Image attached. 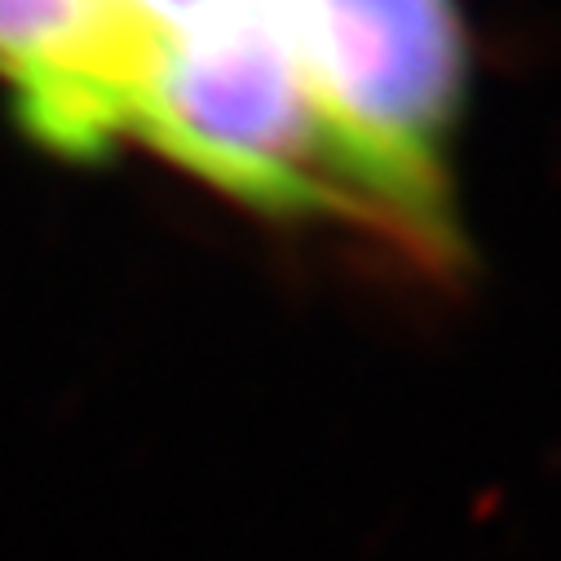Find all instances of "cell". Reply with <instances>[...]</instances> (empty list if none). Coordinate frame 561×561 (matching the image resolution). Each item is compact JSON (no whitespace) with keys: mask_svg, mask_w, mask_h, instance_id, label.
Here are the masks:
<instances>
[{"mask_svg":"<svg viewBox=\"0 0 561 561\" xmlns=\"http://www.w3.org/2000/svg\"><path fill=\"white\" fill-rule=\"evenodd\" d=\"M310 98L385 239L447 270L460 256L451 142L465 106L456 0H278Z\"/></svg>","mask_w":561,"mask_h":561,"instance_id":"1","label":"cell"},{"mask_svg":"<svg viewBox=\"0 0 561 561\" xmlns=\"http://www.w3.org/2000/svg\"><path fill=\"white\" fill-rule=\"evenodd\" d=\"M239 5H248V0H115L119 19L147 49H156L160 41L186 36L204 23H217Z\"/></svg>","mask_w":561,"mask_h":561,"instance_id":"4","label":"cell"},{"mask_svg":"<svg viewBox=\"0 0 561 561\" xmlns=\"http://www.w3.org/2000/svg\"><path fill=\"white\" fill-rule=\"evenodd\" d=\"M147 58L115 0H0V84L54 156L98 160L128 142Z\"/></svg>","mask_w":561,"mask_h":561,"instance_id":"3","label":"cell"},{"mask_svg":"<svg viewBox=\"0 0 561 561\" xmlns=\"http://www.w3.org/2000/svg\"><path fill=\"white\" fill-rule=\"evenodd\" d=\"M128 137L270 217H336L385 234L301 76L284 5H248L160 41Z\"/></svg>","mask_w":561,"mask_h":561,"instance_id":"2","label":"cell"}]
</instances>
